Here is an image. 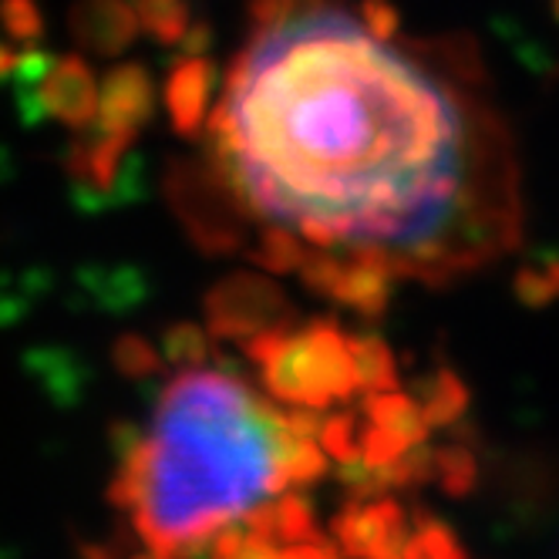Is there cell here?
<instances>
[{
	"label": "cell",
	"mask_w": 559,
	"mask_h": 559,
	"mask_svg": "<svg viewBox=\"0 0 559 559\" xmlns=\"http://www.w3.org/2000/svg\"><path fill=\"white\" fill-rule=\"evenodd\" d=\"M402 58L334 8L253 31L206 122V163L253 219L304 243L381 247L397 276L449 284L519 243L509 132L475 48Z\"/></svg>",
	"instance_id": "1"
},
{
	"label": "cell",
	"mask_w": 559,
	"mask_h": 559,
	"mask_svg": "<svg viewBox=\"0 0 559 559\" xmlns=\"http://www.w3.org/2000/svg\"><path fill=\"white\" fill-rule=\"evenodd\" d=\"M287 412L229 374L186 371L158 402L155 431L115 428V509L132 512L155 556L199 552L260 499L290 489L284 475Z\"/></svg>",
	"instance_id": "2"
},
{
	"label": "cell",
	"mask_w": 559,
	"mask_h": 559,
	"mask_svg": "<svg viewBox=\"0 0 559 559\" xmlns=\"http://www.w3.org/2000/svg\"><path fill=\"white\" fill-rule=\"evenodd\" d=\"M247 361L260 368L266 394L280 405L324 412L350 402L357 371L344 328L337 317H313L304 328H273L247 337Z\"/></svg>",
	"instance_id": "3"
},
{
	"label": "cell",
	"mask_w": 559,
	"mask_h": 559,
	"mask_svg": "<svg viewBox=\"0 0 559 559\" xmlns=\"http://www.w3.org/2000/svg\"><path fill=\"white\" fill-rule=\"evenodd\" d=\"M17 115L27 129L55 118L71 132H85L98 118V82L95 71L78 55H48L45 48L24 45L14 68Z\"/></svg>",
	"instance_id": "4"
},
{
	"label": "cell",
	"mask_w": 559,
	"mask_h": 559,
	"mask_svg": "<svg viewBox=\"0 0 559 559\" xmlns=\"http://www.w3.org/2000/svg\"><path fill=\"white\" fill-rule=\"evenodd\" d=\"M166 199L189 239L203 253L223 257L243 247L247 219L253 216L210 163L173 158L166 169Z\"/></svg>",
	"instance_id": "5"
},
{
	"label": "cell",
	"mask_w": 559,
	"mask_h": 559,
	"mask_svg": "<svg viewBox=\"0 0 559 559\" xmlns=\"http://www.w3.org/2000/svg\"><path fill=\"white\" fill-rule=\"evenodd\" d=\"M297 276L307 290L361 313L365 321H378L391 304V280L397 273L381 247H347L344 257L321 247H307Z\"/></svg>",
	"instance_id": "6"
},
{
	"label": "cell",
	"mask_w": 559,
	"mask_h": 559,
	"mask_svg": "<svg viewBox=\"0 0 559 559\" xmlns=\"http://www.w3.org/2000/svg\"><path fill=\"white\" fill-rule=\"evenodd\" d=\"M203 310H206V331L216 341H236V344H243L260 331L297 324V307L290 304V297L270 276L250 270L223 276L206 294Z\"/></svg>",
	"instance_id": "7"
},
{
	"label": "cell",
	"mask_w": 559,
	"mask_h": 559,
	"mask_svg": "<svg viewBox=\"0 0 559 559\" xmlns=\"http://www.w3.org/2000/svg\"><path fill=\"white\" fill-rule=\"evenodd\" d=\"M431 425L415 397L391 391H368L357 425V452L365 465H391L408 449L421 445Z\"/></svg>",
	"instance_id": "8"
},
{
	"label": "cell",
	"mask_w": 559,
	"mask_h": 559,
	"mask_svg": "<svg viewBox=\"0 0 559 559\" xmlns=\"http://www.w3.org/2000/svg\"><path fill=\"white\" fill-rule=\"evenodd\" d=\"M132 142L98 132L95 126L78 135L64 152V173L74 189L78 206L102 210L118 203V186L132 182L135 169L126 166Z\"/></svg>",
	"instance_id": "9"
},
{
	"label": "cell",
	"mask_w": 559,
	"mask_h": 559,
	"mask_svg": "<svg viewBox=\"0 0 559 559\" xmlns=\"http://www.w3.org/2000/svg\"><path fill=\"white\" fill-rule=\"evenodd\" d=\"M331 536L344 556H371V559L405 556V543L412 536V515L391 496L350 499L331 519Z\"/></svg>",
	"instance_id": "10"
},
{
	"label": "cell",
	"mask_w": 559,
	"mask_h": 559,
	"mask_svg": "<svg viewBox=\"0 0 559 559\" xmlns=\"http://www.w3.org/2000/svg\"><path fill=\"white\" fill-rule=\"evenodd\" d=\"M155 115V85L152 74L129 61V64H115L98 92V118L95 129L108 132L115 139H129L135 142L139 132L152 122Z\"/></svg>",
	"instance_id": "11"
},
{
	"label": "cell",
	"mask_w": 559,
	"mask_h": 559,
	"mask_svg": "<svg viewBox=\"0 0 559 559\" xmlns=\"http://www.w3.org/2000/svg\"><path fill=\"white\" fill-rule=\"evenodd\" d=\"M219 88V68L206 55H182L166 74V111L182 139L203 135L210 102Z\"/></svg>",
	"instance_id": "12"
},
{
	"label": "cell",
	"mask_w": 559,
	"mask_h": 559,
	"mask_svg": "<svg viewBox=\"0 0 559 559\" xmlns=\"http://www.w3.org/2000/svg\"><path fill=\"white\" fill-rule=\"evenodd\" d=\"M68 31L82 51L115 58L132 48L142 27L129 0H74L68 11Z\"/></svg>",
	"instance_id": "13"
},
{
	"label": "cell",
	"mask_w": 559,
	"mask_h": 559,
	"mask_svg": "<svg viewBox=\"0 0 559 559\" xmlns=\"http://www.w3.org/2000/svg\"><path fill=\"white\" fill-rule=\"evenodd\" d=\"M243 523L263 536L266 543L276 546V559L284 556V549L290 546H300V543H328L321 526H317V515H313V502L307 496H297V492H276L273 502H257L253 509H247Z\"/></svg>",
	"instance_id": "14"
},
{
	"label": "cell",
	"mask_w": 559,
	"mask_h": 559,
	"mask_svg": "<svg viewBox=\"0 0 559 559\" xmlns=\"http://www.w3.org/2000/svg\"><path fill=\"white\" fill-rule=\"evenodd\" d=\"M418 405L431 428H452L468 408V391L452 368H438L418 384Z\"/></svg>",
	"instance_id": "15"
},
{
	"label": "cell",
	"mask_w": 559,
	"mask_h": 559,
	"mask_svg": "<svg viewBox=\"0 0 559 559\" xmlns=\"http://www.w3.org/2000/svg\"><path fill=\"white\" fill-rule=\"evenodd\" d=\"M354 371H357V388L368 391H391L397 388V365L388 341L381 334H347Z\"/></svg>",
	"instance_id": "16"
},
{
	"label": "cell",
	"mask_w": 559,
	"mask_h": 559,
	"mask_svg": "<svg viewBox=\"0 0 559 559\" xmlns=\"http://www.w3.org/2000/svg\"><path fill=\"white\" fill-rule=\"evenodd\" d=\"M139 27L155 37L158 45H182L186 31L192 27V11H189V0H129Z\"/></svg>",
	"instance_id": "17"
},
{
	"label": "cell",
	"mask_w": 559,
	"mask_h": 559,
	"mask_svg": "<svg viewBox=\"0 0 559 559\" xmlns=\"http://www.w3.org/2000/svg\"><path fill=\"white\" fill-rule=\"evenodd\" d=\"M163 357L169 368L179 371H192V368H203L216 357L213 347V334L203 331L192 321H176L166 334H163Z\"/></svg>",
	"instance_id": "18"
},
{
	"label": "cell",
	"mask_w": 559,
	"mask_h": 559,
	"mask_svg": "<svg viewBox=\"0 0 559 559\" xmlns=\"http://www.w3.org/2000/svg\"><path fill=\"white\" fill-rule=\"evenodd\" d=\"M310 243L290 229V226H280V223H270L263 229V236L257 239V247L250 250V260L270 273H297V266L304 263V253H307Z\"/></svg>",
	"instance_id": "19"
},
{
	"label": "cell",
	"mask_w": 559,
	"mask_h": 559,
	"mask_svg": "<svg viewBox=\"0 0 559 559\" xmlns=\"http://www.w3.org/2000/svg\"><path fill=\"white\" fill-rule=\"evenodd\" d=\"M462 543L452 536V530L438 515L415 509L412 512V536L405 543L408 559H442V556H462Z\"/></svg>",
	"instance_id": "20"
},
{
	"label": "cell",
	"mask_w": 559,
	"mask_h": 559,
	"mask_svg": "<svg viewBox=\"0 0 559 559\" xmlns=\"http://www.w3.org/2000/svg\"><path fill=\"white\" fill-rule=\"evenodd\" d=\"M111 365L115 371L129 378V381H142L163 371L166 357L163 350H155V344H148L142 334H118L111 344Z\"/></svg>",
	"instance_id": "21"
},
{
	"label": "cell",
	"mask_w": 559,
	"mask_h": 559,
	"mask_svg": "<svg viewBox=\"0 0 559 559\" xmlns=\"http://www.w3.org/2000/svg\"><path fill=\"white\" fill-rule=\"evenodd\" d=\"M435 455H438V489L452 499H462L472 492L475 486V455L462 445V442H449V445H435Z\"/></svg>",
	"instance_id": "22"
},
{
	"label": "cell",
	"mask_w": 559,
	"mask_h": 559,
	"mask_svg": "<svg viewBox=\"0 0 559 559\" xmlns=\"http://www.w3.org/2000/svg\"><path fill=\"white\" fill-rule=\"evenodd\" d=\"M206 549L213 556H223V559H257V556L273 559L276 556V546L266 543L263 536H257L239 515L229 519V523L206 543Z\"/></svg>",
	"instance_id": "23"
},
{
	"label": "cell",
	"mask_w": 559,
	"mask_h": 559,
	"mask_svg": "<svg viewBox=\"0 0 559 559\" xmlns=\"http://www.w3.org/2000/svg\"><path fill=\"white\" fill-rule=\"evenodd\" d=\"M357 425H361V418H357L354 412H334V415H321V428H317V442H321V449L341 462V465H350L361 459V452H357Z\"/></svg>",
	"instance_id": "24"
},
{
	"label": "cell",
	"mask_w": 559,
	"mask_h": 559,
	"mask_svg": "<svg viewBox=\"0 0 559 559\" xmlns=\"http://www.w3.org/2000/svg\"><path fill=\"white\" fill-rule=\"evenodd\" d=\"M0 31L17 45H34L45 34V14L37 0H0Z\"/></svg>",
	"instance_id": "25"
},
{
	"label": "cell",
	"mask_w": 559,
	"mask_h": 559,
	"mask_svg": "<svg viewBox=\"0 0 559 559\" xmlns=\"http://www.w3.org/2000/svg\"><path fill=\"white\" fill-rule=\"evenodd\" d=\"M397 11L391 0H361V24L378 37V41H391L397 34Z\"/></svg>",
	"instance_id": "26"
},
{
	"label": "cell",
	"mask_w": 559,
	"mask_h": 559,
	"mask_svg": "<svg viewBox=\"0 0 559 559\" xmlns=\"http://www.w3.org/2000/svg\"><path fill=\"white\" fill-rule=\"evenodd\" d=\"M17 58H21V51H14L8 41H0V82H4V78H11V74H14Z\"/></svg>",
	"instance_id": "27"
}]
</instances>
